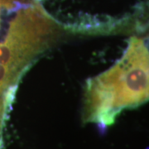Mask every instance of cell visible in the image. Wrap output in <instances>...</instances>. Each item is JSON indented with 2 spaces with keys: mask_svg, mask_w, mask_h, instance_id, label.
<instances>
[{
  "mask_svg": "<svg viewBox=\"0 0 149 149\" xmlns=\"http://www.w3.org/2000/svg\"><path fill=\"white\" fill-rule=\"evenodd\" d=\"M148 50L146 40L133 37L122 58L112 68L88 81L83 119L104 126L119 113L148 100Z\"/></svg>",
  "mask_w": 149,
  "mask_h": 149,
  "instance_id": "6da1fadb",
  "label": "cell"
},
{
  "mask_svg": "<svg viewBox=\"0 0 149 149\" xmlns=\"http://www.w3.org/2000/svg\"><path fill=\"white\" fill-rule=\"evenodd\" d=\"M3 146V129L0 128V149H2Z\"/></svg>",
  "mask_w": 149,
  "mask_h": 149,
  "instance_id": "3957f363",
  "label": "cell"
},
{
  "mask_svg": "<svg viewBox=\"0 0 149 149\" xmlns=\"http://www.w3.org/2000/svg\"><path fill=\"white\" fill-rule=\"evenodd\" d=\"M0 11H1V8H0Z\"/></svg>",
  "mask_w": 149,
  "mask_h": 149,
  "instance_id": "277c9868",
  "label": "cell"
},
{
  "mask_svg": "<svg viewBox=\"0 0 149 149\" xmlns=\"http://www.w3.org/2000/svg\"><path fill=\"white\" fill-rule=\"evenodd\" d=\"M59 30L40 5L22 9L0 42V64L19 80L33 60L57 39Z\"/></svg>",
  "mask_w": 149,
  "mask_h": 149,
  "instance_id": "7a4b0ae2",
  "label": "cell"
}]
</instances>
